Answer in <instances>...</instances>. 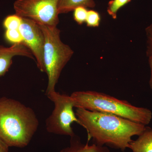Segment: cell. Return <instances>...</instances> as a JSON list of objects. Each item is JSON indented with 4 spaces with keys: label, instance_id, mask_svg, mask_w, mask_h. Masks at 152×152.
<instances>
[{
    "label": "cell",
    "instance_id": "1",
    "mask_svg": "<svg viewBox=\"0 0 152 152\" xmlns=\"http://www.w3.org/2000/svg\"><path fill=\"white\" fill-rule=\"evenodd\" d=\"M76 115L79 124L86 130L88 141L124 151L146 126L112 114L91 111L77 108Z\"/></svg>",
    "mask_w": 152,
    "mask_h": 152
},
{
    "label": "cell",
    "instance_id": "2",
    "mask_svg": "<svg viewBox=\"0 0 152 152\" xmlns=\"http://www.w3.org/2000/svg\"><path fill=\"white\" fill-rule=\"evenodd\" d=\"M39 126L32 109L13 99H0V137L9 147H26Z\"/></svg>",
    "mask_w": 152,
    "mask_h": 152
},
{
    "label": "cell",
    "instance_id": "3",
    "mask_svg": "<svg viewBox=\"0 0 152 152\" xmlns=\"http://www.w3.org/2000/svg\"><path fill=\"white\" fill-rule=\"evenodd\" d=\"M75 107L115 115L147 126L152 119L151 111L136 107L127 101L120 100L95 91H78L70 95Z\"/></svg>",
    "mask_w": 152,
    "mask_h": 152
},
{
    "label": "cell",
    "instance_id": "4",
    "mask_svg": "<svg viewBox=\"0 0 152 152\" xmlns=\"http://www.w3.org/2000/svg\"><path fill=\"white\" fill-rule=\"evenodd\" d=\"M45 38L44 64L48 77L46 95L54 91L63 69L74 54L70 47L64 43L57 26L39 25Z\"/></svg>",
    "mask_w": 152,
    "mask_h": 152
},
{
    "label": "cell",
    "instance_id": "5",
    "mask_svg": "<svg viewBox=\"0 0 152 152\" xmlns=\"http://www.w3.org/2000/svg\"><path fill=\"white\" fill-rule=\"evenodd\" d=\"M49 99L54 104L52 113L46 120V129L49 133L72 137L75 135L72 124L79 121L74 111L73 100L69 96L56 91L47 94Z\"/></svg>",
    "mask_w": 152,
    "mask_h": 152
},
{
    "label": "cell",
    "instance_id": "6",
    "mask_svg": "<svg viewBox=\"0 0 152 152\" xmlns=\"http://www.w3.org/2000/svg\"><path fill=\"white\" fill-rule=\"evenodd\" d=\"M59 0H17L14 4L15 14L32 20L39 25L57 26L59 22Z\"/></svg>",
    "mask_w": 152,
    "mask_h": 152
},
{
    "label": "cell",
    "instance_id": "7",
    "mask_svg": "<svg viewBox=\"0 0 152 152\" xmlns=\"http://www.w3.org/2000/svg\"><path fill=\"white\" fill-rule=\"evenodd\" d=\"M19 30L23 39V43L29 49L36 58L39 69L45 72L43 61L45 38L39 25L32 20L22 18Z\"/></svg>",
    "mask_w": 152,
    "mask_h": 152
},
{
    "label": "cell",
    "instance_id": "8",
    "mask_svg": "<svg viewBox=\"0 0 152 152\" xmlns=\"http://www.w3.org/2000/svg\"><path fill=\"white\" fill-rule=\"evenodd\" d=\"M18 56L34 58L31 52L23 43L13 44L9 48L0 46V77L4 76L8 71L12 63L13 58Z\"/></svg>",
    "mask_w": 152,
    "mask_h": 152
},
{
    "label": "cell",
    "instance_id": "9",
    "mask_svg": "<svg viewBox=\"0 0 152 152\" xmlns=\"http://www.w3.org/2000/svg\"><path fill=\"white\" fill-rule=\"evenodd\" d=\"M69 146L62 149L59 152H110L108 147L93 143L89 145L82 142L78 136L75 135L71 137Z\"/></svg>",
    "mask_w": 152,
    "mask_h": 152
},
{
    "label": "cell",
    "instance_id": "10",
    "mask_svg": "<svg viewBox=\"0 0 152 152\" xmlns=\"http://www.w3.org/2000/svg\"><path fill=\"white\" fill-rule=\"evenodd\" d=\"M132 152H152V129L146 126L145 129L135 140L129 145Z\"/></svg>",
    "mask_w": 152,
    "mask_h": 152
},
{
    "label": "cell",
    "instance_id": "11",
    "mask_svg": "<svg viewBox=\"0 0 152 152\" xmlns=\"http://www.w3.org/2000/svg\"><path fill=\"white\" fill-rule=\"evenodd\" d=\"M79 7L93 8L96 7V3L94 0H59L58 13L59 15L67 13Z\"/></svg>",
    "mask_w": 152,
    "mask_h": 152
},
{
    "label": "cell",
    "instance_id": "12",
    "mask_svg": "<svg viewBox=\"0 0 152 152\" xmlns=\"http://www.w3.org/2000/svg\"><path fill=\"white\" fill-rule=\"evenodd\" d=\"M131 1V0H111L108 4V13L115 20L117 18L118 11Z\"/></svg>",
    "mask_w": 152,
    "mask_h": 152
},
{
    "label": "cell",
    "instance_id": "13",
    "mask_svg": "<svg viewBox=\"0 0 152 152\" xmlns=\"http://www.w3.org/2000/svg\"><path fill=\"white\" fill-rule=\"evenodd\" d=\"M22 21L21 17L15 14L6 17L3 25L7 30H18L21 24Z\"/></svg>",
    "mask_w": 152,
    "mask_h": 152
},
{
    "label": "cell",
    "instance_id": "14",
    "mask_svg": "<svg viewBox=\"0 0 152 152\" xmlns=\"http://www.w3.org/2000/svg\"><path fill=\"white\" fill-rule=\"evenodd\" d=\"M101 17L96 11L90 10L88 11L86 23L89 27H97L100 23Z\"/></svg>",
    "mask_w": 152,
    "mask_h": 152
},
{
    "label": "cell",
    "instance_id": "15",
    "mask_svg": "<svg viewBox=\"0 0 152 152\" xmlns=\"http://www.w3.org/2000/svg\"><path fill=\"white\" fill-rule=\"evenodd\" d=\"M5 38L7 40L13 44L22 43L23 41L19 29L6 30Z\"/></svg>",
    "mask_w": 152,
    "mask_h": 152
},
{
    "label": "cell",
    "instance_id": "16",
    "mask_svg": "<svg viewBox=\"0 0 152 152\" xmlns=\"http://www.w3.org/2000/svg\"><path fill=\"white\" fill-rule=\"evenodd\" d=\"M73 11L74 20L78 24L82 25L86 22L88 12L86 8L79 7Z\"/></svg>",
    "mask_w": 152,
    "mask_h": 152
},
{
    "label": "cell",
    "instance_id": "17",
    "mask_svg": "<svg viewBox=\"0 0 152 152\" xmlns=\"http://www.w3.org/2000/svg\"><path fill=\"white\" fill-rule=\"evenodd\" d=\"M147 37V51L148 56L152 54V23L146 28Z\"/></svg>",
    "mask_w": 152,
    "mask_h": 152
},
{
    "label": "cell",
    "instance_id": "18",
    "mask_svg": "<svg viewBox=\"0 0 152 152\" xmlns=\"http://www.w3.org/2000/svg\"><path fill=\"white\" fill-rule=\"evenodd\" d=\"M9 147L7 144L0 137V152H9Z\"/></svg>",
    "mask_w": 152,
    "mask_h": 152
},
{
    "label": "cell",
    "instance_id": "19",
    "mask_svg": "<svg viewBox=\"0 0 152 152\" xmlns=\"http://www.w3.org/2000/svg\"><path fill=\"white\" fill-rule=\"evenodd\" d=\"M148 57L149 58V64L151 72V77H150L149 80V85L150 88L152 89V54L150 55Z\"/></svg>",
    "mask_w": 152,
    "mask_h": 152
}]
</instances>
